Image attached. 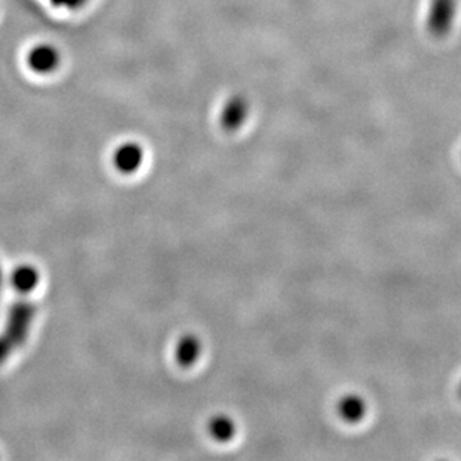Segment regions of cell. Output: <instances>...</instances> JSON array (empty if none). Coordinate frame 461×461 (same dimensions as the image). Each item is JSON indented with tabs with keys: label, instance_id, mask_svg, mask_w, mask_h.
I'll return each instance as SVG.
<instances>
[{
	"label": "cell",
	"instance_id": "1",
	"mask_svg": "<svg viewBox=\"0 0 461 461\" xmlns=\"http://www.w3.org/2000/svg\"><path fill=\"white\" fill-rule=\"evenodd\" d=\"M36 306L31 302L22 301L14 303L9 309L8 321L5 327L4 338L14 349L24 344L35 318Z\"/></svg>",
	"mask_w": 461,
	"mask_h": 461
},
{
	"label": "cell",
	"instance_id": "2",
	"mask_svg": "<svg viewBox=\"0 0 461 461\" xmlns=\"http://www.w3.org/2000/svg\"><path fill=\"white\" fill-rule=\"evenodd\" d=\"M457 0H430L427 13V29L435 38H444L453 29L457 17Z\"/></svg>",
	"mask_w": 461,
	"mask_h": 461
},
{
	"label": "cell",
	"instance_id": "3",
	"mask_svg": "<svg viewBox=\"0 0 461 461\" xmlns=\"http://www.w3.org/2000/svg\"><path fill=\"white\" fill-rule=\"evenodd\" d=\"M60 51L51 44H36L26 54V65L36 75H51L60 66Z\"/></svg>",
	"mask_w": 461,
	"mask_h": 461
},
{
	"label": "cell",
	"instance_id": "4",
	"mask_svg": "<svg viewBox=\"0 0 461 461\" xmlns=\"http://www.w3.org/2000/svg\"><path fill=\"white\" fill-rule=\"evenodd\" d=\"M249 113V102L244 95H233L222 104L220 113V124L226 131H240L247 122Z\"/></svg>",
	"mask_w": 461,
	"mask_h": 461
},
{
	"label": "cell",
	"instance_id": "5",
	"mask_svg": "<svg viewBox=\"0 0 461 461\" xmlns=\"http://www.w3.org/2000/svg\"><path fill=\"white\" fill-rule=\"evenodd\" d=\"M144 149L140 144L124 142L113 151V165L120 174H135L144 163Z\"/></svg>",
	"mask_w": 461,
	"mask_h": 461
},
{
	"label": "cell",
	"instance_id": "6",
	"mask_svg": "<svg viewBox=\"0 0 461 461\" xmlns=\"http://www.w3.org/2000/svg\"><path fill=\"white\" fill-rule=\"evenodd\" d=\"M202 354V342L194 335H185L179 339L175 348V358L179 366L190 367L194 365Z\"/></svg>",
	"mask_w": 461,
	"mask_h": 461
},
{
	"label": "cell",
	"instance_id": "7",
	"mask_svg": "<svg viewBox=\"0 0 461 461\" xmlns=\"http://www.w3.org/2000/svg\"><path fill=\"white\" fill-rule=\"evenodd\" d=\"M11 279H13L14 288L18 293L29 294L40 285V272L35 266L22 265L14 270Z\"/></svg>",
	"mask_w": 461,
	"mask_h": 461
},
{
	"label": "cell",
	"instance_id": "8",
	"mask_svg": "<svg viewBox=\"0 0 461 461\" xmlns=\"http://www.w3.org/2000/svg\"><path fill=\"white\" fill-rule=\"evenodd\" d=\"M367 405L366 402L357 394H349L340 399L338 403V413L339 417L347 422H358L366 415Z\"/></svg>",
	"mask_w": 461,
	"mask_h": 461
},
{
	"label": "cell",
	"instance_id": "9",
	"mask_svg": "<svg viewBox=\"0 0 461 461\" xmlns=\"http://www.w3.org/2000/svg\"><path fill=\"white\" fill-rule=\"evenodd\" d=\"M209 435L218 442H229L236 433L235 422L226 415L213 417L208 424Z\"/></svg>",
	"mask_w": 461,
	"mask_h": 461
},
{
	"label": "cell",
	"instance_id": "10",
	"mask_svg": "<svg viewBox=\"0 0 461 461\" xmlns=\"http://www.w3.org/2000/svg\"><path fill=\"white\" fill-rule=\"evenodd\" d=\"M13 347H11V345H9L8 342H6V340H5L4 338H2V336H0V363H2V361L6 360V358H8L9 356H11V353H13Z\"/></svg>",
	"mask_w": 461,
	"mask_h": 461
},
{
	"label": "cell",
	"instance_id": "11",
	"mask_svg": "<svg viewBox=\"0 0 461 461\" xmlns=\"http://www.w3.org/2000/svg\"><path fill=\"white\" fill-rule=\"evenodd\" d=\"M0 284H2V267H0Z\"/></svg>",
	"mask_w": 461,
	"mask_h": 461
},
{
	"label": "cell",
	"instance_id": "12",
	"mask_svg": "<svg viewBox=\"0 0 461 461\" xmlns=\"http://www.w3.org/2000/svg\"><path fill=\"white\" fill-rule=\"evenodd\" d=\"M458 393H460V396H461V384H460V387H458Z\"/></svg>",
	"mask_w": 461,
	"mask_h": 461
}]
</instances>
